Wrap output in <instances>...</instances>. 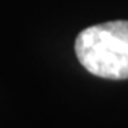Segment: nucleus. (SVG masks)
Returning a JSON list of instances; mask_svg holds the SVG:
<instances>
[{"mask_svg":"<svg viewBox=\"0 0 128 128\" xmlns=\"http://www.w3.org/2000/svg\"><path fill=\"white\" fill-rule=\"evenodd\" d=\"M74 50L88 73L108 80L128 78V22H108L84 28Z\"/></svg>","mask_w":128,"mask_h":128,"instance_id":"1","label":"nucleus"}]
</instances>
